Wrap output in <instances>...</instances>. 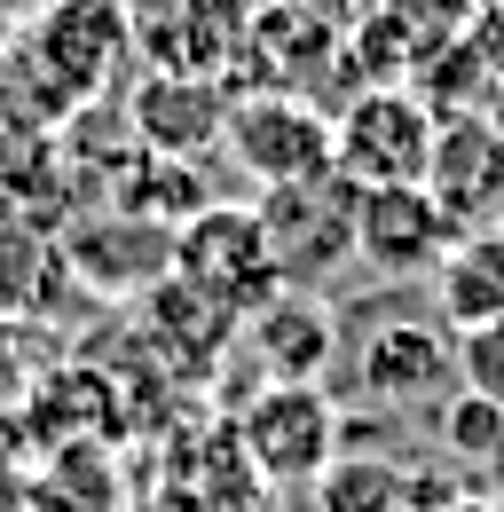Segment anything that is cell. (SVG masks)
<instances>
[{
	"label": "cell",
	"mask_w": 504,
	"mask_h": 512,
	"mask_svg": "<svg viewBox=\"0 0 504 512\" xmlns=\"http://www.w3.org/2000/svg\"><path fill=\"white\" fill-rule=\"evenodd\" d=\"M221 150L252 190L300 182L331 166V119L315 111V95H276V87H245L221 119Z\"/></svg>",
	"instance_id": "obj_6"
},
{
	"label": "cell",
	"mask_w": 504,
	"mask_h": 512,
	"mask_svg": "<svg viewBox=\"0 0 504 512\" xmlns=\"http://www.w3.org/2000/svg\"><path fill=\"white\" fill-rule=\"evenodd\" d=\"M237 457L268 489H308L339 457V402L323 386H260L237 418Z\"/></svg>",
	"instance_id": "obj_5"
},
{
	"label": "cell",
	"mask_w": 504,
	"mask_h": 512,
	"mask_svg": "<svg viewBox=\"0 0 504 512\" xmlns=\"http://www.w3.org/2000/svg\"><path fill=\"white\" fill-rule=\"evenodd\" d=\"M473 253L489 260V276L504 284V221H497V229H481V237H473Z\"/></svg>",
	"instance_id": "obj_18"
},
{
	"label": "cell",
	"mask_w": 504,
	"mask_h": 512,
	"mask_svg": "<svg viewBox=\"0 0 504 512\" xmlns=\"http://www.w3.org/2000/svg\"><path fill=\"white\" fill-rule=\"evenodd\" d=\"M434 134L441 119L418 87H355L331 119V166L355 190H402V182H426Z\"/></svg>",
	"instance_id": "obj_4"
},
{
	"label": "cell",
	"mask_w": 504,
	"mask_h": 512,
	"mask_svg": "<svg viewBox=\"0 0 504 512\" xmlns=\"http://www.w3.org/2000/svg\"><path fill=\"white\" fill-rule=\"evenodd\" d=\"M229 79H182V71H134V95H126V119L142 134L150 158H197L221 142L229 119Z\"/></svg>",
	"instance_id": "obj_12"
},
{
	"label": "cell",
	"mask_w": 504,
	"mask_h": 512,
	"mask_svg": "<svg viewBox=\"0 0 504 512\" xmlns=\"http://www.w3.org/2000/svg\"><path fill=\"white\" fill-rule=\"evenodd\" d=\"M457 245V229L441 221V205L426 197V182H402V190H363L355 213V268H371L386 284H426Z\"/></svg>",
	"instance_id": "obj_10"
},
{
	"label": "cell",
	"mask_w": 504,
	"mask_h": 512,
	"mask_svg": "<svg viewBox=\"0 0 504 512\" xmlns=\"http://www.w3.org/2000/svg\"><path fill=\"white\" fill-rule=\"evenodd\" d=\"M126 64L134 40L119 0H40L0 56V87L24 79V95H8V119H71L111 79H126Z\"/></svg>",
	"instance_id": "obj_1"
},
{
	"label": "cell",
	"mask_w": 504,
	"mask_h": 512,
	"mask_svg": "<svg viewBox=\"0 0 504 512\" xmlns=\"http://www.w3.org/2000/svg\"><path fill=\"white\" fill-rule=\"evenodd\" d=\"M481 119H489V127L504 134V71H497V79H489V95H481Z\"/></svg>",
	"instance_id": "obj_19"
},
{
	"label": "cell",
	"mask_w": 504,
	"mask_h": 512,
	"mask_svg": "<svg viewBox=\"0 0 504 512\" xmlns=\"http://www.w3.org/2000/svg\"><path fill=\"white\" fill-rule=\"evenodd\" d=\"M245 331L268 363V386H315L339 355V316L323 308V292H276L260 316H245Z\"/></svg>",
	"instance_id": "obj_13"
},
{
	"label": "cell",
	"mask_w": 504,
	"mask_h": 512,
	"mask_svg": "<svg viewBox=\"0 0 504 512\" xmlns=\"http://www.w3.org/2000/svg\"><path fill=\"white\" fill-rule=\"evenodd\" d=\"M331 64L347 71V40H339L331 24H315L300 0H252V24H245V48H237V71H229V79L268 71L260 87H276V95H308Z\"/></svg>",
	"instance_id": "obj_11"
},
{
	"label": "cell",
	"mask_w": 504,
	"mask_h": 512,
	"mask_svg": "<svg viewBox=\"0 0 504 512\" xmlns=\"http://www.w3.org/2000/svg\"><path fill=\"white\" fill-rule=\"evenodd\" d=\"M434 300H441V316L457 323V331H473V323H489V316H504V284L489 276V260L473 253V237H457L449 245V260H441L434 276Z\"/></svg>",
	"instance_id": "obj_14"
},
{
	"label": "cell",
	"mask_w": 504,
	"mask_h": 512,
	"mask_svg": "<svg viewBox=\"0 0 504 512\" xmlns=\"http://www.w3.org/2000/svg\"><path fill=\"white\" fill-rule=\"evenodd\" d=\"M0 134H8V95H0Z\"/></svg>",
	"instance_id": "obj_21"
},
{
	"label": "cell",
	"mask_w": 504,
	"mask_h": 512,
	"mask_svg": "<svg viewBox=\"0 0 504 512\" xmlns=\"http://www.w3.org/2000/svg\"><path fill=\"white\" fill-rule=\"evenodd\" d=\"M174 284H182L189 300H205V308H221V316L245 331V316H260L284 284H276V260L260 245V221H252V205H205V213H189L182 229H174Z\"/></svg>",
	"instance_id": "obj_3"
},
{
	"label": "cell",
	"mask_w": 504,
	"mask_h": 512,
	"mask_svg": "<svg viewBox=\"0 0 504 512\" xmlns=\"http://www.w3.org/2000/svg\"><path fill=\"white\" fill-rule=\"evenodd\" d=\"M347 379L363 402L378 410H426L457 394V355H449V331L426 316H386L371 323L355 347H347Z\"/></svg>",
	"instance_id": "obj_8"
},
{
	"label": "cell",
	"mask_w": 504,
	"mask_h": 512,
	"mask_svg": "<svg viewBox=\"0 0 504 512\" xmlns=\"http://www.w3.org/2000/svg\"><path fill=\"white\" fill-rule=\"evenodd\" d=\"M410 481L386 457H331L323 473V512H410Z\"/></svg>",
	"instance_id": "obj_15"
},
{
	"label": "cell",
	"mask_w": 504,
	"mask_h": 512,
	"mask_svg": "<svg viewBox=\"0 0 504 512\" xmlns=\"http://www.w3.org/2000/svg\"><path fill=\"white\" fill-rule=\"evenodd\" d=\"M449 355H457V386L504 410V316L473 323V331H457V339H449Z\"/></svg>",
	"instance_id": "obj_16"
},
{
	"label": "cell",
	"mask_w": 504,
	"mask_h": 512,
	"mask_svg": "<svg viewBox=\"0 0 504 512\" xmlns=\"http://www.w3.org/2000/svg\"><path fill=\"white\" fill-rule=\"evenodd\" d=\"M252 0H126V40L142 71L182 79H229L245 48Z\"/></svg>",
	"instance_id": "obj_7"
},
{
	"label": "cell",
	"mask_w": 504,
	"mask_h": 512,
	"mask_svg": "<svg viewBox=\"0 0 504 512\" xmlns=\"http://www.w3.org/2000/svg\"><path fill=\"white\" fill-rule=\"evenodd\" d=\"M355 213H363V190L339 166L252 190V221H260V245L276 260V284L284 292H323L339 268H355Z\"/></svg>",
	"instance_id": "obj_2"
},
{
	"label": "cell",
	"mask_w": 504,
	"mask_h": 512,
	"mask_svg": "<svg viewBox=\"0 0 504 512\" xmlns=\"http://www.w3.org/2000/svg\"><path fill=\"white\" fill-rule=\"evenodd\" d=\"M410 512H434V505H410ZM457 512H497V505H457Z\"/></svg>",
	"instance_id": "obj_20"
},
{
	"label": "cell",
	"mask_w": 504,
	"mask_h": 512,
	"mask_svg": "<svg viewBox=\"0 0 504 512\" xmlns=\"http://www.w3.org/2000/svg\"><path fill=\"white\" fill-rule=\"evenodd\" d=\"M426 197L457 237H481L504 221V134L481 111H449L426 158Z\"/></svg>",
	"instance_id": "obj_9"
},
{
	"label": "cell",
	"mask_w": 504,
	"mask_h": 512,
	"mask_svg": "<svg viewBox=\"0 0 504 512\" xmlns=\"http://www.w3.org/2000/svg\"><path fill=\"white\" fill-rule=\"evenodd\" d=\"M300 8H308L315 24H331V32H339V40H347V32H355V24H363V16H371L378 0H300Z\"/></svg>",
	"instance_id": "obj_17"
}]
</instances>
